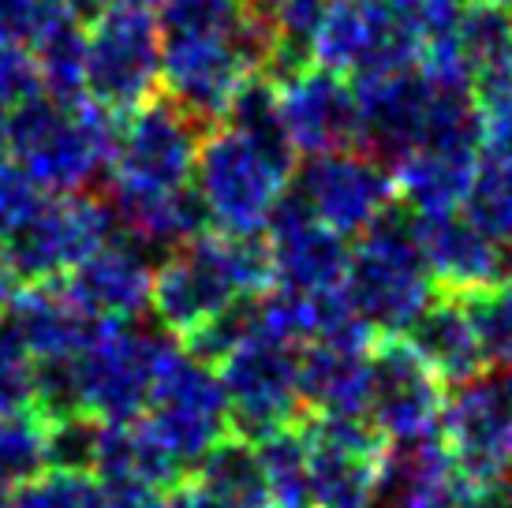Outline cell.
<instances>
[{"label":"cell","mask_w":512,"mask_h":508,"mask_svg":"<svg viewBox=\"0 0 512 508\" xmlns=\"http://www.w3.org/2000/svg\"><path fill=\"white\" fill-rule=\"evenodd\" d=\"M172 348L176 344L161 333L105 322L72 363L38 367L34 408L49 419L83 415L90 423H135Z\"/></svg>","instance_id":"6da1fadb"},{"label":"cell","mask_w":512,"mask_h":508,"mask_svg":"<svg viewBox=\"0 0 512 508\" xmlns=\"http://www.w3.org/2000/svg\"><path fill=\"white\" fill-rule=\"evenodd\" d=\"M292 157L281 127H247L236 120L214 127L195 161V195L206 221L243 240L270 232L296 180Z\"/></svg>","instance_id":"7a4b0ae2"},{"label":"cell","mask_w":512,"mask_h":508,"mask_svg":"<svg viewBox=\"0 0 512 508\" xmlns=\"http://www.w3.org/2000/svg\"><path fill=\"white\" fill-rule=\"evenodd\" d=\"M270 292L266 243L202 232L161 258L154 273V314L169 333L195 340L243 303Z\"/></svg>","instance_id":"3957f363"},{"label":"cell","mask_w":512,"mask_h":508,"mask_svg":"<svg viewBox=\"0 0 512 508\" xmlns=\"http://www.w3.org/2000/svg\"><path fill=\"white\" fill-rule=\"evenodd\" d=\"M116 131V116L90 98L60 101L42 90L8 113L4 150L45 195H79L109 172Z\"/></svg>","instance_id":"277c9868"},{"label":"cell","mask_w":512,"mask_h":508,"mask_svg":"<svg viewBox=\"0 0 512 508\" xmlns=\"http://www.w3.org/2000/svg\"><path fill=\"white\" fill-rule=\"evenodd\" d=\"M270 68V42L258 19L240 27L161 30V83L191 120H225L247 86Z\"/></svg>","instance_id":"5b68a950"},{"label":"cell","mask_w":512,"mask_h":508,"mask_svg":"<svg viewBox=\"0 0 512 508\" xmlns=\"http://www.w3.org/2000/svg\"><path fill=\"white\" fill-rule=\"evenodd\" d=\"M217 367L232 423L247 441H266L296 426L303 408V348L262 322L258 299L243 337L217 359Z\"/></svg>","instance_id":"8992f818"},{"label":"cell","mask_w":512,"mask_h":508,"mask_svg":"<svg viewBox=\"0 0 512 508\" xmlns=\"http://www.w3.org/2000/svg\"><path fill=\"white\" fill-rule=\"evenodd\" d=\"M348 307L370 333L404 337L434 303V277L412 225L385 217L359 236L348 262Z\"/></svg>","instance_id":"52a82bcc"},{"label":"cell","mask_w":512,"mask_h":508,"mask_svg":"<svg viewBox=\"0 0 512 508\" xmlns=\"http://www.w3.org/2000/svg\"><path fill=\"white\" fill-rule=\"evenodd\" d=\"M199 146V120H191L172 101H146L143 109L124 116L116 131L113 161L105 172L113 191V210L143 206L195 187L191 180H195Z\"/></svg>","instance_id":"ba28073f"},{"label":"cell","mask_w":512,"mask_h":508,"mask_svg":"<svg viewBox=\"0 0 512 508\" xmlns=\"http://www.w3.org/2000/svg\"><path fill=\"white\" fill-rule=\"evenodd\" d=\"M143 426L176 467H199L232 430L225 385L214 367L191 352L172 348L154 378Z\"/></svg>","instance_id":"9c48e42d"},{"label":"cell","mask_w":512,"mask_h":508,"mask_svg":"<svg viewBox=\"0 0 512 508\" xmlns=\"http://www.w3.org/2000/svg\"><path fill=\"white\" fill-rule=\"evenodd\" d=\"M113 236V206L86 195H45L27 225L0 243V269L12 284H53Z\"/></svg>","instance_id":"30bf717a"},{"label":"cell","mask_w":512,"mask_h":508,"mask_svg":"<svg viewBox=\"0 0 512 508\" xmlns=\"http://www.w3.org/2000/svg\"><path fill=\"white\" fill-rule=\"evenodd\" d=\"M161 83V27L139 8H101L86 27V98L113 116L143 109Z\"/></svg>","instance_id":"8fae6325"},{"label":"cell","mask_w":512,"mask_h":508,"mask_svg":"<svg viewBox=\"0 0 512 508\" xmlns=\"http://www.w3.org/2000/svg\"><path fill=\"white\" fill-rule=\"evenodd\" d=\"M277 94V120L292 154L326 157L341 150H367V127L356 86L318 64L285 71Z\"/></svg>","instance_id":"7c38bea8"},{"label":"cell","mask_w":512,"mask_h":508,"mask_svg":"<svg viewBox=\"0 0 512 508\" xmlns=\"http://www.w3.org/2000/svg\"><path fill=\"white\" fill-rule=\"evenodd\" d=\"M311 508H374L385 482V438L367 419L314 415L303 426Z\"/></svg>","instance_id":"4fadbf2b"},{"label":"cell","mask_w":512,"mask_h":508,"mask_svg":"<svg viewBox=\"0 0 512 508\" xmlns=\"http://www.w3.org/2000/svg\"><path fill=\"white\" fill-rule=\"evenodd\" d=\"M438 434L453 467L475 490L512 479V381L475 378L456 385Z\"/></svg>","instance_id":"5bb4252c"},{"label":"cell","mask_w":512,"mask_h":508,"mask_svg":"<svg viewBox=\"0 0 512 508\" xmlns=\"http://www.w3.org/2000/svg\"><path fill=\"white\" fill-rule=\"evenodd\" d=\"M296 191L299 206L341 240H359L374 225H382L397 198L393 172L367 150L311 157L296 176Z\"/></svg>","instance_id":"9a60e30c"},{"label":"cell","mask_w":512,"mask_h":508,"mask_svg":"<svg viewBox=\"0 0 512 508\" xmlns=\"http://www.w3.org/2000/svg\"><path fill=\"white\" fill-rule=\"evenodd\" d=\"M445 381L427 367L408 337H385L374 344L370 359L367 423L385 438V445L438 438L445 411Z\"/></svg>","instance_id":"2e32d148"},{"label":"cell","mask_w":512,"mask_h":508,"mask_svg":"<svg viewBox=\"0 0 512 508\" xmlns=\"http://www.w3.org/2000/svg\"><path fill=\"white\" fill-rule=\"evenodd\" d=\"M412 60H419V53L382 0H329L311 38V64L352 83Z\"/></svg>","instance_id":"e0dca14e"},{"label":"cell","mask_w":512,"mask_h":508,"mask_svg":"<svg viewBox=\"0 0 512 508\" xmlns=\"http://www.w3.org/2000/svg\"><path fill=\"white\" fill-rule=\"evenodd\" d=\"M270 288L299 299H344L352 251L299 202H285L266 232Z\"/></svg>","instance_id":"ac0fdd59"},{"label":"cell","mask_w":512,"mask_h":508,"mask_svg":"<svg viewBox=\"0 0 512 508\" xmlns=\"http://www.w3.org/2000/svg\"><path fill=\"white\" fill-rule=\"evenodd\" d=\"M370 359V329L359 318L303 344V404H311L314 415L367 419Z\"/></svg>","instance_id":"d6986e66"},{"label":"cell","mask_w":512,"mask_h":508,"mask_svg":"<svg viewBox=\"0 0 512 508\" xmlns=\"http://www.w3.org/2000/svg\"><path fill=\"white\" fill-rule=\"evenodd\" d=\"M154 273L157 269L150 266L143 243L131 236H113L68 273L64 288L98 322L131 325L154 303Z\"/></svg>","instance_id":"ffe728a7"},{"label":"cell","mask_w":512,"mask_h":508,"mask_svg":"<svg viewBox=\"0 0 512 508\" xmlns=\"http://www.w3.org/2000/svg\"><path fill=\"white\" fill-rule=\"evenodd\" d=\"M412 236L427 258L434 284L449 288L453 296H475L509 277L505 273L509 251L490 240L483 228L471 225L464 210L415 217Z\"/></svg>","instance_id":"44dd1931"},{"label":"cell","mask_w":512,"mask_h":508,"mask_svg":"<svg viewBox=\"0 0 512 508\" xmlns=\"http://www.w3.org/2000/svg\"><path fill=\"white\" fill-rule=\"evenodd\" d=\"M4 325L15 333V340L34 355L38 367L53 363H72L90 340L98 337V322L83 303L64 288V284H30L15 292Z\"/></svg>","instance_id":"7402d4cb"},{"label":"cell","mask_w":512,"mask_h":508,"mask_svg":"<svg viewBox=\"0 0 512 508\" xmlns=\"http://www.w3.org/2000/svg\"><path fill=\"white\" fill-rule=\"evenodd\" d=\"M393 187L415 217L464 210L479 172V142H423L393 161Z\"/></svg>","instance_id":"603a6c76"},{"label":"cell","mask_w":512,"mask_h":508,"mask_svg":"<svg viewBox=\"0 0 512 508\" xmlns=\"http://www.w3.org/2000/svg\"><path fill=\"white\" fill-rule=\"evenodd\" d=\"M408 344L427 359V367L449 385H468V381L483 378V370L490 367L483 352L479 329L471 322V311L464 296L434 299L427 314L412 325Z\"/></svg>","instance_id":"cb8c5ba5"},{"label":"cell","mask_w":512,"mask_h":508,"mask_svg":"<svg viewBox=\"0 0 512 508\" xmlns=\"http://www.w3.org/2000/svg\"><path fill=\"white\" fill-rule=\"evenodd\" d=\"M90 471L105 486H146L157 494H169L180 479V467L165 456L143 423H98Z\"/></svg>","instance_id":"d4e9b609"},{"label":"cell","mask_w":512,"mask_h":508,"mask_svg":"<svg viewBox=\"0 0 512 508\" xmlns=\"http://www.w3.org/2000/svg\"><path fill=\"white\" fill-rule=\"evenodd\" d=\"M456 53L464 60L475 101L512 90V12L471 0L460 15Z\"/></svg>","instance_id":"484cf974"},{"label":"cell","mask_w":512,"mask_h":508,"mask_svg":"<svg viewBox=\"0 0 512 508\" xmlns=\"http://www.w3.org/2000/svg\"><path fill=\"white\" fill-rule=\"evenodd\" d=\"M206 494H214L225 508H273L266 467L258 445L247 438H225L195 471Z\"/></svg>","instance_id":"4316f807"},{"label":"cell","mask_w":512,"mask_h":508,"mask_svg":"<svg viewBox=\"0 0 512 508\" xmlns=\"http://www.w3.org/2000/svg\"><path fill=\"white\" fill-rule=\"evenodd\" d=\"M53 464V419L38 408L0 415V497L38 479Z\"/></svg>","instance_id":"83f0119b"},{"label":"cell","mask_w":512,"mask_h":508,"mask_svg":"<svg viewBox=\"0 0 512 508\" xmlns=\"http://www.w3.org/2000/svg\"><path fill=\"white\" fill-rule=\"evenodd\" d=\"M30 57H34L42 90L49 98H86V27H79L75 15L49 30L42 42L34 45Z\"/></svg>","instance_id":"f1b7e54d"},{"label":"cell","mask_w":512,"mask_h":508,"mask_svg":"<svg viewBox=\"0 0 512 508\" xmlns=\"http://www.w3.org/2000/svg\"><path fill=\"white\" fill-rule=\"evenodd\" d=\"M266 482H270L273 508H311V464H307V441L303 430H281L266 441H255Z\"/></svg>","instance_id":"f546056e"},{"label":"cell","mask_w":512,"mask_h":508,"mask_svg":"<svg viewBox=\"0 0 512 508\" xmlns=\"http://www.w3.org/2000/svg\"><path fill=\"white\" fill-rule=\"evenodd\" d=\"M4 508H105V486L94 471L45 467L38 479L8 494Z\"/></svg>","instance_id":"4dcf8cb0"},{"label":"cell","mask_w":512,"mask_h":508,"mask_svg":"<svg viewBox=\"0 0 512 508\" xmlns=\"http://www.w3.org/2000/svg\"><path fill=\"white\" fill-rule=\"evenodd\" d=\"M464 217L475 228H483L490 240L505 247H512V169L483 161L479 157V172L471 180L468 202H464Z\"/></svg>","instance_id":"1f68e13d"},{"label":"cell","mask_w":512,"mask_h":508,"mask_svg":"<svg viewBox=\"0 0 512 508\" xmlns=\"http://www.w3.org/2000/svg\"><path fill=\"white\" fill-rule=\"evenodd\" d=\"M471 322L479 329L490 367L512 370V277L490 284L475 296H464Z\"/></svg>","instance_id":"d6a6232c"},{"label":"cell","mask_w":512,"mask_h":508,"mask_svg":"<svg viewBox=\"0 0 512 508\" xmlns=\"http://www.w3.org/2000/svg\"><path fill=\"white\" fill-rule=\"evenodd\" d=\"M72 15V0H0V42L34 49L49 30Z\"/></svg>","instance_id":"836d02e7"},{"label":"cell","mask_w":512,"mask_h":508,"mask_svg":"<svg viewBox=\"0 0 512 508\" xmlns=\"http://www.w3.org/2000/svg\"><path fill=\"white\" fill-rule=\"evenodd\" d=\"M38 400V363L0 322V415L34 408Z\"/></svg>","instance_id":"e575fe53"},{"label":"cell","mask_w":512,"mask_h":508,"mask_svg":"<svg viewBox=\"0 0 512 508\" xmlns=\"http://www.w3.org/2000/svg\"><path fill=\"white\" fill-rule=\"evenodd\" d=\"M42 202H45L42 187L34 184L12 157H0V243L12 240L15 232L38 213Z\"/></svg>","instance_id":"d590c367"},{"label":"cell","mask_w":512,"mask_h":508,"mask_svg":"<svg viewBox=\"0 0 512 508\" xmlns=\"http://www.w3.org/2000/svg\"><path fill=\"white\" fill-rule=\"evenodd\" d=\"M479 109V157L512 169V90L475 101Z\"/></svg>","instance_id":"8d00e7d4"},{"label":"cell","mask_w":512,"mask_h":508,"mask_svg":"<svg viewBox=\"0 0 512 508\" xmlns=\"http://www.w3.org/2000/svg\"><path fill=\"white\" fill-rule=\"evenodd\" d=\"M42 94V79L34 68V57L19 45L0 42V116H8L15 105Z\"/></svg>","instance_id":"74e56055"},{"label":"cell","mask_w":512,"mask_h":508,"mask_svg":"<svg viewBox=\"0 0 512 508\" xmlns=\"http://www.w3.org/2000/svg\"><path fill=\"white\" fill-rule=\"evenodd\" d=\"M105 508H165V494L146 486H105Z\"/></svg>","instance_id":"f35d334b"},{"label":"cell","mask_w":512,"mask_h":508,"mask_svg":"<svg viewBox=\"0 0 512 508\" xmlns=\"http://www.w3.org/2000/svg\"><path fill=\"white\" fill-rule=\"evenodd\" d=\"M165 508H225L214 494H206L199 482H176L165 494Z\"/></svg>","instance_id":"ab89813d"},{"label":"cell","mask_w":512,"mask_h":508,"mask_svg":"<svg viewBox=\"0 0 512 508\" xmlns=\"http://www.w3.org/2000/svg\"><path fill=\"white\" fill-rule=\"evenodd\" d=\"M479 508H512V479L498 482V486H490L483 490V505Z\"/></svg>","instance_id":"60d3db41"},{"label":"cell","mask_w":512,"mask_h":508,"mask_svg":"<svg viewBox=\"0 0 512 508\" xmlns=\"http://www.w3.org/2000/svg\"><path fill=\"white\" fill-rule=\"evenodd\" d=\"M98 8H139V12H150L161 0H94Z\"/></svg>","instance_id":"b9f144b4"},{"label":"cell","mask_w":512,"mask_h":508,"mask_svg":"<svg viewBox=\"0 0 512 508\" xmlns=\"http://www.w3.org/2000/svg\"><path fill=\"white\" fill-rule=\"evenodd\" d=\"M12 296H15V284L8 281V277H4V281H0V322H4V311H8Z\"/></svg>","instance_id":"7bdbcfd3"},{"label":"cell","mask_w":512,"mask_h":508,"mask_svg":"<svg viewBox=\"0 0 512 508\" xmlns=\"http://www.w3.org/2000/svg\"><path fill=\"white\" fill-rule=\"evenodd\" d=\"M486 4H498V8H505V12H512V0H486Z\"/></svg>","instance_id":"ee69618b"},{"label":"cell","mask_w":512,"mask_h":508,"mask_svg":"<svg viewBox=\"0 0 512 508\" xmlns=\"http://www.w3.org/2000/svg\"><path fill=\"white\" fill-rule=\"evenodd\" d=\"M4 505H8V501H4V497H0V508H4Z\"/></svg>","instance_id":"f6af8a7d"}]
</instances>
